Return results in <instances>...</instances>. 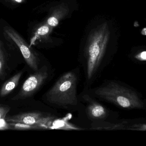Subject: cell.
<instances>
[{"mask_svg":"<svg viewBox=\"0 0 146 146\" xmlns=\"http://www.w3.org/2000/svg\"><path fill=\"white\" fill-rule=\"evenodd\" d=\"M48 23L50 26H56L59 24V20L56 17H51L48 19Z\"/></svg>","mask_w":146,"mask_h":146,"instance_id":"5bb4252c","label":"cell"},{"mask_svg":"<svg viewBox=\"0 0 146 146\" xmlns=\"http://www.w3.org/2000/svg\"><path fill=\"white\" fill-rule=\"evenodd\" d=\"M10 129L9 123L6 119H0V130Z\"/></svg>","mask_w":146,"mask_h":146,"instance_id":"4fadbf2b","label":"cell"},{"mask_svg":"<svg viewBox=\"0 0 146 146\" xmlns=\"http://www.w3.org/2000/svg\"><path fill=\"white\" fill-rule=\"evenodd\" d=\"M79 78L76 71L62 74L44 95L49 105L68 110L76 109L79 105L77 86Z\"/></svg>","mask_w":146,"mask_h":146,"instance_id":"7a4b0ae2","label":"cell"},{"mask_svg":"<svg viewBox=\"0 0 146 146\" xmlns=\"http://www.w3.org/2000/svg\"><path fill=\"white\" fill-rule=\"evenodd\" d=\"M141 57L143 59H146V51H144L141 53Z\"/></svg>","mask_w":146,"mask_h":146,"instance_id":"9a60e30c","label":"cell"},{"mask_svg":"<svg viewBox=\"0 0 146 146\" xmlns=\"http://www.w3.org/2000/svg\"><path fill=\"white\" fill-rule=\"evenodd\" d=\"M3 33L5 40L20 50L28 66L35 72L39 69L40 68L39 57L21 35L9 25L3 27Z\"/></svg>","mask_w":146,"mask_h":146,"instance_id":"3957f363","label":"cell"},{"mask_svg":"<svg viewBox=\"0 0 146 146\" xmlns=\"http://www.w3.org/2000/svg\"><path fill=\"white\" fill-rule=\"evenodd\" d=\"M108 35L107 25L104 24L94 29L89 36L84 51L86 85H91L102 70Z\"/></svg>","mask_w":146,"mask_h":146,"instance_id":"6da1fadb","label":"cell"},{"mask_svg":"<svg viewBox=\"0 0 146 146\" xmlns=\"http://www.w3.org/2000/svg\"><path fill=\"white\" fill-rule=\"evenodd\" d=\"M23 73V71L19 72L3 83L0 89L1 97L7 96L17 87Z\"/></svg>","mask_w":146,"mask_h":146,"instance_id":"52a82bcc","label":"cell"},{"mask_svg":"<svg viewBox=\"0 0 146 146\" xmlns=\"http://www.w3.org/2000/svg\"><path fill=\"white\" fill-rule=\"evenodd\" d=\"M10 109L8 106H0V119H5Z\"/></svg>","mask_w":146,"mask_h":146,"instance_id":"7c38bea8","label":"cell"},{"mask_svg":"<svg viewBox=\"0 0 146 146\" xmlns=\"http://www.w3.org/2000/svg\"><path fill=\"white\" fill-rule=\"evenodd\" d=\"M1 2L9 7H16L26 1V0H0Z\"/></svg>","mask_w":146,"mask_h":146,"instance_id":"8fae6325","label":"cell"},{"mask_svg":"<svg viewBox=\"0 0 146 146\" xmlns=\"http://www.w3.org/2000/svg\"><path fill=\"white\" fill-rule=\"evenodd\" d=\"M82 98L86 103V112L88 119L92 122L102 121L106 119L107 111L101 104L88 94H84Z\"/></svg>","mask_w":146,"mask_h":146,"instance_id":"8992f818","label":"cell"},{"mask_svg":"<svg viewBox=\"0 0 146 146\" xmlns=\"http://www.w3.org/2000/svg\"><path fill=\"white\" fill-rule=\"evenodd\" d=\"M10 129L14 130H46L48 129L42 126L31 125L19 123L8 122Z\"/></svg>","mask_w":146,"mask_h":146,"instance_id":"9c48e42d","label":"cell"},{"mask_svg":"<svg viewBox=\"0 0 146 146\" xmlns=\"http://www.w3.org/2000/svg\"><path fill=\"white\" fill-rule=\"evenodd\" d=\"M55 119V117L48 113L33 111L7 117L5 119L8 122L19 123L28 125H37L50 129L51 124Z\"/></svg>","mask_w":146,"mask_h":146,"instance_id":"5b68a950","label":"cell"},{"mask_svg":"<svg viewBox=\"0 0 146 146\" xmlns=\"http://www.w3.org/2000/svg\"><path fill=\"white\" fill-rule=\"evenodd\" d=\"M7 57V51L4 42L0 39V79H2L5 74Z\"/></svg>","mask_w":146,"mask_h":146,"instance_id":"ba28073f","label":"cell"},{"mask_svg":"<svg viewBox=\"0 0 146 146\" xmlns=\"http://www.w3.org/2000/svg\"><path fill=\"white\" fill-rule=\"evenodd\" d=\"M50 27L46 25L41 26L37 28L36 31H34V36L31 38V44L30 46L34 44L35 40L39 37H42L44 35H47L49 33Z\"/></svg>","mask_w":146,"mask_h":146,"instance_id":"30bf717a","label":"cell"},{"mask_svg":"<svg viewBox=\"0 0 146 146\" xmlns=\"http://www.w3.org/2000/svg\"><path fill=\"white\" fill-rule=\"evenodd\" d=\"M49 77V71L47 66H42L34 73L29 75L25 81L18 94L12 98L14 100L25 99L36 94L46 83Z\"/></svg>","mask_w":146,"mask_h":146,"instance_id":"277c9868","label":"cell"}]
</instances>
